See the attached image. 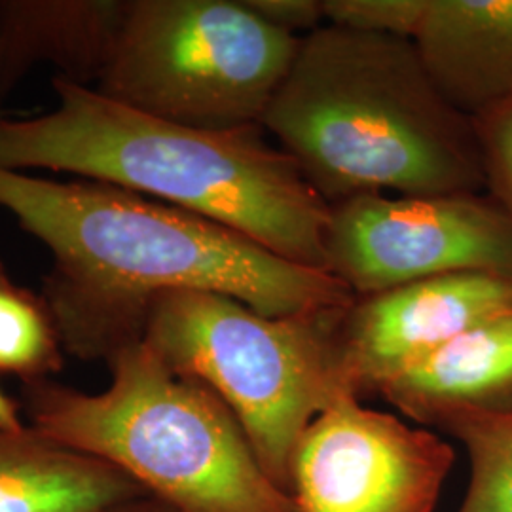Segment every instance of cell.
<instances>
[{
	"label": "cell",
	"mask_w": 512,
	"mask_h": 512,
	"mask_svg": "<svg viewBox=\"0 0 512 512\" xmlns=\"http://www.w3.org/2000/svg\"><path fill=\"white\" fill-rule=\"evenodd\" d=\"M0 209L50 251L42 298L63 351L86 363L109 365L141 342L148 306L160 294H224L268 317L346 310L357 298L327 272L112 184L0 167Z\"/></svg>",
	"instance_id": "6da1fadb"
},
{
	"label": "cell",
	"mask_w": 512,
	"mask_h": 512,
	"mask_svg": "<svg viewBox=\"0 0 512 512\" xmlns=\"http://www.w3.org/2000/svg\"><path fill=\"white\" fill-rule=\"evenodd\" d=\"M52 88L57 105L46 114L0 116V167L120 186L232 228L289 262L327 272L329 203L260 126L188 128L59 76Z\"/></svg>",
	"instance_id": "7a4b0ae2"
},
{
	"label": "cell",
	"mask_w": 512,
	"mask_h": 512,
	"mask_svg": "<svg viewBox=\"0 0 512 512\" xmlns=\"http://www.w3.org/2000/svg\"><path fill=\"white\" fill-rule=\"evenodd\" d=\"M260 128L329 205L486 188L475 124L442 99L412 38L325 23L300 40Z\"/></svg>",
	"instance_id": "3957f363"
},
{
	"label": "cell",
	"mask_w": 512,
	"mask_h": 512,
	"mask_svg": "<svg viewBox=\"0 0 512 512\" xmlns=\"http://www.w3.org/2000/svg\"><path fill=\"white\" fill-rule=\"evenodd\" d=\"M107 366L101 393L52 378L23 384L29 425L107 461L173 511L300 512L207 385L171 368L145 340Z\"/></svg>",
	"instance_id": "277c9868"
},
{
	"label": "cell",
	"mask_w": 512,
	"mask_h": 512,
	"mask_svg": "<svg viewBox=\"0 0 512 512\" xmlns=\"http://www.w3.org/2000/svg\"><path fill=\"white\" fill-rule=\"evenodd\" d=\"M346 310L268 317L224 294L173 291L150 302L143 340L228 406L266 475L291 494L304 431L355 395L336 338Z\"/></svg>",
	"instance_id": "5b68a950"
},
{
	"label": "cell",
	"mask_w": 512,
	"mask_h": 512,
	"mask_svg": "<svg viewBox=\"0 0 512 512\" xmlns=\"http://www.w3.org/2000/svg\"><path fill=\"white\" fill-rule=\"evenodd\" d=\"M300 37L245 0H128L95 92L188 128L260 126Z\"/></svg>",
	"instance_id": "8992f818"
},
{
	"label": "cell",
	"mask_w": 512,
	"mask_h": 512,
	"mask_svg": "<svg viewBox=\"0 0 512 512\" xmlns=\"http://www.w3.org/2000/svg\"><path fill=\"white\" fill-rule=\"evenodd\" d=\"M327 272L357 298L439 275L512 277V219L492 196L363 194L329 205Z\"/></svg>",
	"instance_id": "52a82bcc"
},
{
	"label": "cell",
	"mask_w": 512,
	"mask_h": 512,
	"mask_svg": "<svg viewBox=\"0 0 512 512\" xmlns=\"http://www.w3.org/2000/svg\"><path fill=\"white\" fill-rule=\"evenodd\" d=\"M454 459L439 435L344 395L298 442L291 495L300 512H433Z\"/></svg>",
	"instance_id": "ba28073f"
},
{
	"label": "cell",
	"mask_w": 512,
	"mask_h": 512,
	"mask_svg": "<svg viewBox=\"0 0 512 512\" xmlns=\"http://www.w3.org/2000/svg\"><path fill=\"white\" fill-rule=\"evenodd\" d=\"M512 311V277L439 275L355 298L336 338L359 399L465 330Z\"/></svg>",
	"instance_id": "9c48e42d"
},
{
	"label": "cell",
	"mask_w": 512,
	"mask_h": 512,
	"mask_svg": "<svg viewBox=\"0 0 512 512\" xmlns=\"http://www.w3.org/2000/svg\"><path fill=\"white\" fill-rule=\"evenodd\" d=\"M442 99L469 120L512 99V0H427L412 37Z\"/></svg>",
	"instance_id": "30bf717a"
},
{
	"label": "cell",
	"mask_w": 512,
	"mask_h": 512,
	"mask_svg": "<svg viewBox=\"0 0 512 512\" xmlns=\"http://www.w3.org/2000/svg\"><path fill=\"white\" fill-rule=\"evenodd\" d=\"M128 0H0V97L38 63L93 88L109 61Z\"/></svg>",
	"instance_id": "8fae6325"
},
{
	"label": "cell",
	"mask_w": 512,
	"mask_h": 512,
	"mask_svg": "<svg viewBox=\"0 0 512 512\" xmlns=\"http://www.w3.org/2000/svg\"><path fill=\"white\" fill-rule=\"evenodd\" d=\"M401 414L423 425L454 408L512 403V311L461 332L378 387Z\"/></svg>",
	"instance_id": "7c38bea8"
},
{
	"label": "cell",
	"mask_w": 512,
	"mask_h": 512,
	"mask_svg": "<svg viewBox=\"0 0 512 512\" xmlns=\"http://www.w3.org/2000/svg\"><path fill=\"white\" fill-rule=\"evenodd\" d=\"M141 495L120 469L31 425L0 429V512H109Z\"/></svg>",
	"instance_id": "4fadbf2b"
},
{
	"label": "cell",
	"mask_w": 512,
	"mask_h": 512,
	"mask_svg": "<svg viewBox=\"0 0 512 512\" xmlns=\"http://www.w3.org/2000/svg\"><path fill=\"white\" fill-rule=\"evenodd\" d=\"M463 444L469 486L458 512H512V403L454 408L435 421Z\"/></svg>",
	"instance_id": "5bb4252c"
},
{
	"label": "cell",
	"mask_w": 512,
	"mask_h": 512,
	"mask_svg": "<svg viewBox=\"0 0 512 512\" xmlns=\"http://www.w3.org/2000/svg\"><path fill=\"white\" fill-rule=\"evenodd\" d=\"M61 366L63 346L44 298L18 285L0 262V372L31 384Z\"/></svg>",
	"instance_id": "9a60e30c"
},
{
	"label": "cell",
	"mask_w": 512,
	"mask_h": 512,
	"mask_svg": "<svg viewBox=\"0 0 512 512\" xmlns=\"http://www.w3.org/2000/svg\"><path fill=\"white\" fill-rule=\"evenodd\" d=\"M427 0H323L325 23L368 35L412 38Z\"/></svg>",
	"instance_id": "2e32d148"
},
{
	"label": "cell",
	"mask_w": 512,
	"mask_h": 512,
	"mask_svg": "<svg viewBox=\"0 0 512 512\" xmlns=\"http://www.w3.org/2000/svg\"><path fill=\"white\" fill-rule=\"evenodd\" d=\"M473 124L482 150L486 188L512 219V99Z\"/></svg>",
	"instance_id": "e0dca14e"
},
{
	"label": "cell",
	"mask_w": 512,
	"mask_h": 512,
	"mask_svg": "<svg viewBox=\"0 0 512 512\" xmlns=\"http://www.w3.org/2000/svg\"><path fill=\"white\" fill-rule=\"evenodd\" d=\"M245 4L275 29L306 37L325 25L323 0H245Z\"/></svg>",
	"instance_id": "ac0fdd59"
},
{
	"label": "cell",
	"mask_w": 512,
	"mask_h": 512,
	"mask_svg": "<svg viewBox=\"0 0 512 512\" xmlns=\"http://www.w3.org/2000/svg\"><path fill=\"white\" fill-rule=\"evenodd\" d=\"M109 512H177L173 511L171 507H167L162 501H158L156 497L152 495H141V497H135L128 503H122L118 507H114Z\"/></svg>",
	"instance_id": "d6986e66"
},
{
	"label": "cell",
	"mask_w": 512,
	"mask_h": 512,
	"mask_svg": "<svg viewBox=\"0 0 512 512\" xmlns=\"http://www.w3.org/2000/svg\"><path fill=\"white\" fill-rule=\"evenodd\" d=\"M27 423L21 420L18 404L14 403L8 395L0 391V429H23Z\"/></svg>",
	"instance_id": "ffe728a7"
},
{
	"label": "cell",
	"mask_w": 512,
	"mask_h": 512,
	"mask_svg": "<svg viewBox=\"0 0 512 512\" xmlns=\"http://www.w3.org/2000/svg\"><path fill=\"white\" fill-rule=\"evenodd\" d=\"M0 116H2V112H0Z\"/></svg>",
	"instance_id": "44dd1931"
}]
</instances>
